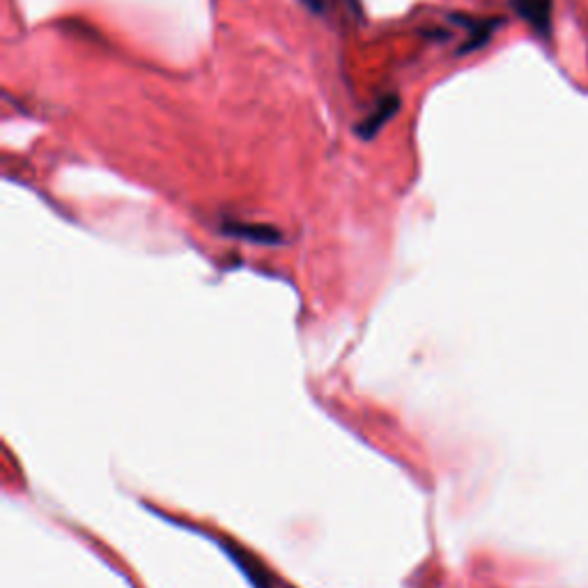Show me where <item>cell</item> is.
Returning <instances> with one entry per match:
<instances>
[{
    "instance_id": "obj_1",
    "label": "cell",
    "mask_w": 588,
    "mask_h": 588,
    "mask_svg": "<svg viewBox=\"0 0 588 588\" xmlns=\"http://www.w3.org/2000/svg\"><path fill=\"white\" fill-rule=\"evenodd\" d=\"M398 111H400V97L398 95L382 97L373 111H370L366 118L359 122L357 134L363 138V141H373L379 131H382L393 118H396Z\"/></svg>"
},
{
    "instance_id": "obj_2",
    "label": "cell",
    "mask_w": 588,
    "mask_h": 588,
    "mask_svg": "<svg viewBox=\"0 0 588 588\" xmlns=\"http://www.w3.org/2000/svg\"><path fill=\"white\" fill-rule=\"evenodd\" d=\"M513 10L540 35L552 30V0H510Z\"/></svg>"
},
{
    "instance_id": "obj_3",
    "label": "cell",
    "mask_w": 588,
    "mask_h": 588,
    "mask_svg": "<svg viewBox=\"0 0 588 588\" xmlns=\"http://www.w3.org/2000/svg\"><path fill=\"white\" fill-rule=\"evenodd\" d=\"M223 232H228L232 237H244L251 239V242L260 244H276L281 242V232L269 228V226H249V223H226Z\"/></svg>"
},
{
    "instance_id": "obj_4",
    "label": "cell",
    "mask_w": 588,
    "mask_h": 588,
    "mask_svg": "<svg viewBox=\"0 0 588 588\" xmlns=\"http://www.w3.org/2000/svg\"><path fill=\"white\" fill-rule=\"evenodd\" d=\"M304 5L315 14H322L324 7H327V0H304Z\"/></svg>"
},
{
    "instance_id": "obj_5",
    "label": "cell",
    "mask_w": 588,
    "mask_h": 588,
    "mask_svg": "<svg viewBox=\"0 0 588 588\" xmlns=\"http://www.w3.org/2000/svg\"><path fill=\"white\" fill-rule=\"evenodd\" d=\"M345 3L352 7V10H354V14H357V17H361V7H359V0H345Z\"/></svg>"
}]
</instances>
